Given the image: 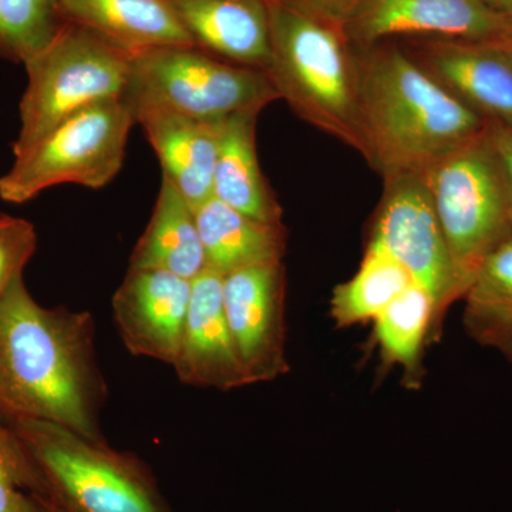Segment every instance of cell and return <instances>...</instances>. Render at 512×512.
Here are the masks:
<instances>
[{"mask_svg": "<svg viewBox=\"0 0 512 512\" xmlns=\"http://www.w3.org/2000/svg\"><path fill=\"white\" fill-rule=\"evenodd\" d=\"M0 370L13 421H52L104 441L106 384L94 357L92 313L39 305L19 276L0 299Z\"/></svg>", "mask_w": 512, "mask_h": 512, "instance_id": "1", "label": "cell"}, {"mask_svg": "<svg viewBox=\"0 0 512 512\" xmlns=\"http://www.w3.org/2000/svg\"><path fill=\"white\" fill-rule=\"evenodd\" d=\"M356 52L362 156L383 178L424 173L487 130L402 46L382 42Z\"/></svg>", "mask_w": 512, "mask_h": 512, "instance_id": "2", "label": "cell"}, {"mask_svg": "<svg viewBox=\"0 0 512 512\" xmlns=\"http://www.w3.org/2000/svg\"><path fill=\"white\" fill-rule=\"evenodd\" d=\"M265 74L296 116L362 154L359 62L345 29L269 0Z\"/></svg>", "mask_w": 512, "mask_h": 512, "instance_id": "3", "label": "cell"}, {"mask_svg": "<svg viewBox=\"0 0 512 512\" xmlns=\"http://www.w3.org/2000/svg\"><path fill=\"white\" fill-rule=\"evenodd\" d=\"M45 478L47 503L63 512H173L156 478L133 454L52 421H12Z\"/></svg>", "mask_w": 512, "mask_h": 512, "instance_id": "4", "label": "cell"}, {"mask_svg": "<svg viewBox=\"0 0 512 512\" xmlns=\"http://www.w3.org/2000/svg\"><path fill=\"white\" fill-rule=\"evenodd\" d=\"M123 100L134 117L148 111L221 121L279 100L262 70L238 66L195 46L134 53Z\"/></svg>", "mask_w": 512, "mask_h": 512, "instance_id": "5", "label": "cell"}, {"mask_svg": "<svg viewBox=\"0 0 512 512\" xmlns=\"http://www.w3.org/2000/svg\"><path fill=\"white\" fill-rule=\"evenodd\" d=\"M130 59L126 50L67 20L55 39L23 64L28 86L19 104L13 156L26 153L79 111L123 99Z\"/></svg>", "mask_w": 512, "mask_h": 512, "instance_id": "6", "label": "cell"}, {"mask_svg": "<svg viewBox=\"0 0 512 512\" xmlns=\"http://www.w3.org/2000/svg\"><path fill=\"white\" fill-rule=\"evenodd\" d=\"M424 177L463 299L484 259L512 238L507 183L488 127L431 165Z\"/></svg>", "mask_w": 512, "mask_h": 512, "instance_id": "7", "label": "cell"}, {"mask_svg": "<svg viewBox=\"0 0 512 512\" xmlns=\"http://www.w3.org/2000/svg\"><path fill=\"white\" fill-rule=\"evenodd\" d=\"M134 124L136 117L123 99L79 111L15 157L0 177V200L25 204L63 184L106 187L123 167Z\"/></svg>", "mask_w": 512, "mask_h": 512, "instance_id": "8", "label": "cell"}, {"mask_svg": "<svg viewBox=\"0 0 512 512\" xmlns=\"http://www.w3.org/2000/svg\"><path fill=\"white\" fill-rule=\"evenodd\" d=\"M366 247L379 249L409 272L413 282L430 293L436 305V326L461 299L446 238L424 173L384 178Z\"/></svg>", "mask_w": 512, "mask_h": 512, "instance_id": "9", "label": "cell"}, {"mask_svg": "<svg viewBox=\"0 0 512 512\" xmlns=\"http://www.w3.org/2000/svg\"><path fill=\"white\" fill-rule=\"evenodd\" d=\"M222 293L248 386L286 375L284 264L252 266L225 275Z\"/></svg>", "mask_w": 512, "mask_h": 512, "instance_id": "10", "label": "cell"}, {"mask_svg": "<svg viewBox=\"0 0 512 512\" xmlns=\"http://www.w3.org/2000/svg\"><path fill=\"white\" fill-rule=\"evenodd\" d=\"M345 32L356 47L397 37L495 42L511 22L483 0H367Z\"/></svg>", "mask_w": 512, "mask_h": 512, "instance_id": "11", "label": "cell"}, {"mask_svg": "<svg viewBox=\"0 0 512 512\" xmlns=\"http://www.w3.org/2000/svg\"><path fill=\"white\" fill-rule=\"evenodd\" d=\"M192 281L160 269H128L113 296V316L134 356L173 366L190 311Z\"/></svg>", "mask_w": 512, "mask_h": 512, "instance_id": "12", "label": "cell"}, {"mask_svg": "<svg viewBox=\"0 0 512 512\" xmlns=\"http://www.w3.org/2000/svg\"><path fill=\"white\" fill-rule=\"evenodd\" d=\"M402 47L488 124L512 130V62L497 42L414 39Z\"/></svg>", "mask_w": 512, "mask_h": 512, "instance_id": "13", "label": "cell"}, {"mask_svg": "<svg viewBox=\"0 0 512 512\" xmlns=\"http://www.w3.org/2000/svg\"><path fill=\"white\" fill-rule=\"evenodd\" d=\"M224 276L207 269L192 279L190 311L173 365L184 384L222 392L248 386L225 313Z\"/></svg>", "mask_w": 512, "mask_h": 512, "instance_id": "14", "label": "cell"}, {"mask_svg": "<svg viewBox=\"0 0 512 512\" xmlns=\"http://www.w3.org/2000/svg\"><path fill=\"white\" fill-rule=\"evenodd\" d=\"M192 45L265 73L271 55L269 0H168Z\"/></svg>", "mask_w": 512, "mask_h": 512, "instance_id": "15", "label": "cell"}, {"mask_svg": "<svg viewBox=\"0 0 512 512\" xmlns=\"http://www.w3.org/2000/svg\"><path fill=\"white\" fill-rule=\"evenodd\" d=\"M148 143L156 151L163 177L192 207L212 198L220 150L221 121H201L160 111L137 116Z\"/></svg>", "mask_w": 512, "mask_h": 512, "instance_id": "16", "label": "cell"}, {"mask_svg": "<svg viewBox=\"0 0 512 512\" xmlns=\"http://www.w3.org/2000/svg\"><path fill=\"white\" fill-rule=\"evenodd\" d=\"M69 22L92 30L130 55L194 46L168 0H59Z\"/></svg>", "mask_w": 512, "mask_h": 512, "instance_id": "17", "label": "cell"}, {"mask_svg": "<svg viewBox=\"0 0 512 512\" xmlns=\"http://www.w3.org/2000/svg\"><path fill=\"white\" fill-rule=\"evenodd\" d=\"M259 111L222 120L212 198L265 224H282V208L269 187L256 153Z\"/></svg>", "mask_w": 512, "mask_h": 512, "instance_id": "18", "label": "cell"}, {"mask_svg": "<svg viewBox=\"0 0 512 512\" xmlns=\"http://www.w3.org/2000/svg\"><path fill=\"white\" fill-rule=\"evenodd\" d=\"M207 268L222 276L284 261V225L265 224L210 198L195 208Z\"/></svg>", "mask_w": 512, "mask_h": 512, "instance_id": "19", "label": "cell"}, {"mask_svg": "<svg viewBox=\"0 0 512 512\" xmlns=\"http://www.w3.org/2000/svg\"><path fill=\"white\" fill-rule=\"evenodd\" d=\"M130 269H160L190 281L208 269L194 207L165 177Z\"/></svg>", "mask_w": 512, "mask_h": 512, "instance_id": "20", "label": "cell"}, {"mask_svg": "<svg viewBox=\"0 0 512 512\" xmlns=\"http://www.w3.org/2000/svg\"><path fill=\"white\" fill-rule=\"evenodd\" d=\"M463 299L468 335L512 362V238L484 259Z\"/></svg>", "mask_w": 512, "mask_h": 512, "instance_id": "21", "label": "cell"}, {"mask_svg": "<svg viewBox=\"0 0 512 512\" xmlns=\"http://www.w3.org/2000/svg\"><path fill=\"white\" fill-rule=\"evenodd\" d=\"M373 322L384 365L402 366L407 387H420L424 343L433 338L436 325V305L430 293L410 285Z\"/></svg>", "mask_w": 512, "mask_h": 512, "instance_id": "22", "label": "cell"}, {"mask_svg": "<svg viewBox=\"0 0 512 512\" xmlns=\"http://www.w3.org/2000/svg\"><path fill=\"white\" fill-rule=\"evenodd\" d=\"M413 284L399 262L379 249L366 247L359 271L333 291L330 315L338 328L375 320Z\"/></svg>", "mask_w": 512, "mask_h": 512, "instance_id": "23", "label": "cell"}, {"mask_svg": "<svg viewBox=\"0 0 512 512\" xmlns=\"http://www.w3.org/2000/svg\"><path fill=\"white\" fill-rule=\"evenodd\" d=\"M66 22L59 0H0V57L28 63Z\"/></svg>", "mask_w": 512, "mask_h": 512, "instance_id": "24", "label": "cell"}, {"mask_svg": "<svg viewBox=\"0 0 512 512\" xmlns=\"http://www.w3.org/2000/svg\"><path fill=\"white\" fill-rule=\"evenodd\" d=\"M45 478L28 447L0 414V512H47Z\"/></svg>", "mask_w": 512, "mask_h": 512, "instance_id": "25", "label": "cell"}, {"mask_svg": "<svg viewBox=\"0 0 512 512\" xmlns=\"http://www.w3.org/2000/svg\"><path fill=\"white\" fill-rule=\"evenodd\" d=\"M37 248V232L32 222L0 215V299L29 264Z\"/></svg>", "mask_w": 512, "mask_h": 512, "instance_id": "26", "label": "cell"}, {"mask_svg": "<svg viewBox=\"0 0 512 512\" xmlns=\"http://www.w3.org/2000/svg\"><path fill=\"white\" fill-rule=\"evenodd\" d=\"M303 15L346 29L367 0H274Z\"/></svg>", "mask_w": 512, "mask_h": 512, "instance_id": "27", "label": "cell"}, {"mask_svg": "<svg viewBox=\"0 0 512 512\" xmlns=\"http://www.w3.org/2000/svg\"><path fill=\"white\" fill-rule=\"evenodd\" d=\"M491 143L500 160L507 183L508 197H510L511 227H512V130L498 124H488Z\"/></svg>", "mask_w": 512, "mask_h": 512, "instance_id": "28", "label": "cell"}, {"mask_svg": "<svg viewBox=\"0 0 512 512\" xmlns=\"http://www.w3.org/2000/svg\"><path fill=\"white\" fill-rule=\"evenodd\" d=\"M0 414L5 417L9 423L15 419L12 403H10L8 389H6L5 379H3L2 370H0Z\"/></svg>", "mask_w": 512, "mask_h": 512, "instance_id": "29", "label": "cell"}, {"mask_svg": "<svg viewBox=\"0 0 512 512\" xmlns=\"http://www.w3.org/2000/svg\"><path fill=\"white\" fill-rule=\"evenodd\" d=\"M485 5L490 6L491 9L503 13L508 19L512 16V0H483Z\"/></svg>", "mask_w": 512, "mask_h": 512, "instance_id": "30", "label": "cell"}, {"mask_svg": "<svg viewBox=\"0 0 512 512\" xmlns=\"http://www.w3.org/2000/svg\"><path fill=\"white\" fill-rule=\"evenodd\" d=\"M495 42L498 43V45L501 46V49L504 50L505 53H507V56L510 57V60L512 62V35L503 37V39L495 40Z\"/></svg>", "mask_w": 512, "mask_h": 512, "instance_id": "31", "label": "cell"}, {"mask_svg": "<svg viewBox=\"0 0 512 512\" xmlns=\"http://www.w3.org/2000/svg\"><path fill=\"white\" fill-rule=\"evenodd\" d=\"M43 507L46 508L47 512H63L62 510H59V508L55 507V505L47 503V501L42 500Z\"/></svg>", "mask_w": 512, "mask_h": 512, "instance_id": "32", "label": "cell"}, {"mask_svg": "<svg viewBox=\"0 0 512 512\" xmlns=\"http://www.w3.org/2000/svg\"><path fill=\"white\" fill-rule=\"evenodd\" d=\"M510 22H511V35H512V16L510 18Z\"/></svg>", "mask_w": 512, "mask_h": 512, "instance_id": "33", "label": "cell"}]
</instances>
